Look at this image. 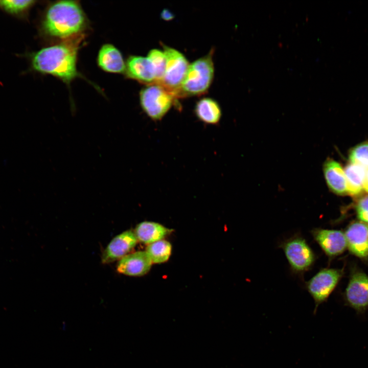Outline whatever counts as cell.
<instances>
[{
    "instance_id": "25",
    "label": "cell",
    "mask_w": 368,
    "mask_h": 368,
    "mask_svg": "<svg viewBox=\"0 0 368 368\" xmlns=\"http://www.w3.org/2000/svg\"><path fill=\"white\" fill-rule=\"evenodd\" d=\"M363 189L365 192H366V193H368V170L366 171Z\"/></svg>"
},
{
    "instance_id": "21",
    "label": "cell",
    "mask_w": 368,
    "mask_h": 368,
    "mask_svg": "<svg viewBox=\"0 0 368 368\" xmlns=\"http://www.w3.org/2000/svg\"><path fill=\"white\" fill-rule=\"evenodd\" d=\"M147 57L154 67L156 83L160 84L163 80L166 66V58L164 52L157 49H152L148 52Z\"/></svg>"
},
{
    "instance_id": "1",
    "label": "cell",
    "mask_w": 368,
    "mask_h": 368,
    "mask_svg": "<svg viewBox=\"0 0 368 368\" xmlns=\"http://www.w3.org/2000/svg\"><path fill=\"white\" fill-rule=\"evenodd\" d=\"M77 55V45L65 42L42 48L32 54L30 60L33 70L69 83L78 75Z\"/></svg>"
},
{
    "instance_id": "11",
    "label": "cell",
    "mask_w": 368,
    "mask_h": 368,
    "mask_svg": "<svg viewBox=\"0 0 368 368\" xmlns=\"http://www.w3.org/2000/svg\"><path fill=\"white\" fill-rule=\"evenodd\" d=\"M347 247L360 258L368 257V225L361 221L350 224L344 233Z\"/></svg>"
},
{
    "instance_id": "19",
    "label": "cell",
    "mask_w": 368,
    "mask_h": 368,
    "mask_svg": "<svg viewBox=\"0 0 368 368\" xmlns=\"http://www.w3.org/2000/svg\"><path fill=\"white\" fill-rule=\"evenodd\" d=\"M172 245L168 241L160 240L148 244L146 251L152 263L167 261L171 254Z\"/></svg>"
},
{
    "instance_id": "15",
    "label": "cell",
    "mask_w": 368,
    "mask_h": 368,
    "mask_svg": "<svg viewBox=\"0 0 368 368\" xmlns=\"http://www.w3.org/2000/svg\"><path fill=\"white\" fill-rule=\"evenodd\" d=\"M98 63L102 70L107 72L121 73L125 71L126 65L121 52L111 44H105L101 47Z\"/></svg>"
},
{
    "instance_id": "6",
    "label": "cell",
    "mask_w": 368,
    "mask_h": 368,
    "mask_svg": "<svg viewBox=\"0 0 368 368\" xmlns=\"http://www.w3.org/2000/svg\"><path fill=\"white\" fill-rule=\"evenodd\" d=\"M342 273V270L339 269L324 268L305 282L306 289L314 301V312L320 304L327 300L339 283Z\"/></svg>"
},
{
    "instance_id": "24",
    "label": "cell",
    "mask_w": 368,
    "mask_h": 368,
    "mask_svg": "<svg viewBox=\"0 0 368 368\" xmlns=\"http://www.w3.org/2000/svg\"><path fill=\"white\" fill-rule=\"evenodd\" d=\"M161 17L164 20H171L174 17V15L168 10L164 9L161 13Z\"/></svg>"
},
{
    "instance_id": "12",
    "label": "cell",
    "mask_w": 368,
    "mask_h": 368,
    "mask_svg": "<svg viewBox=\"0 0 368 368\" xmlns=\"http://www.w3.org/2000/svg\"><path fill=\"white\" fill-rule=\"evenodd\" d=\"M152 264L146 251H138L128 254L120 260L117 270L126 275L142 276L150 270Z\"/></svg>"
},
{
    "instance_id": "5",
    "label": "cell",
    "mask_w": 368,
    "mask_h": 368,
    "mask_svg": "<svg viewBox=\"0 0 368 368\" xmlns=\"http://www.w3.org/2000/svg\"><path fill=\"white\" fill-rule=\"evenodd\" d=\"M175 97L163 85L154 83L147 85L140 93L141 106L152 120H162L171 109Z\"/></svg>"
},
{
    "instance_id": "16",
    "label": "cell",
    "mask_w": 368,
    "mask_h": 368,
    "mask_svg": "<svg viewBox=\"0 0 368 368\" xmlns=\"http://www.w3.org/2000/svg\"><path fill=\"white\" fill-rule=\"evenodd\" d=\"M194 112L200 121L210 125L217 124L222 116L219 104L211 98H203L198 100L195 106Z\"/></svg>"
},
{
    "instance_id": "22",
    "label": "cell",
    "mask_w": 368,
    "mask_h": 368,
    "mask_svg": "<svg viewBox=\"0 0 368 368\" xmlns=\"http://www.w3.org/2000/svg\"><path fill=\"white\" fill-rule=\"evenodd\" d=\"M349 159L350 163L368 170V141L353 147L349 151Z\"/></svg>"
},
{
    "instance_id": "8",
    "label": "cell",
    "mask_w": 368,
    "mask_h": 368,
    "mask_svg": "<svg viewBox=\"0 0 368 368\" xmlns=\"http://www.w3.org/2000/svg\"><path fill=\"white\" fill-rule=\"evenodd\" d=\"M348 304L358 312L368 308V275L359 270L354 271L345 291Z\"/></svg>"
},
{
    "instance_id": "17",
    "label": "cell",
    "mask_w": 368,
    "mask_h": 368,
    "mask_svg": "<svg viewBox=\"0 0 368 368\" xmlns=\"http://www.w3.org/2000/svg\"><path fill=\"white\" fill-rule=\"evenodd\" d=\"M170 230L163 225L152 221H143L135 227L134 234L140 241L151 244L163 240Z\"/></svg>"
},
{
    "instance_id": "13",
    "label": "cell",
    "mask_w": 368,
    "mask_h": 368,
    "mask_svg": "<svg viewBox=\"0 0 368 368\" xmlns=\"http://www.w3.org/2000/svg\"><path fill=\"white\" fill-rule=\"evenodd\" d=\"M128 77L147 85L156 83L154 67L147 57L130 56L125 64Z\"/></svg>"
},
{
    "instance_id": "7",
    "label": "cell",
    "mask_w": 368,
    "mask_h": 368,
    "mask_svg": "<svg viewBox=\"0 0 368 368\" xmlns=\"http://www.w3.org/2000/svg\"><path fill=\"white\" fill-rule=\"evenodd\" d=\"M163 51L166 58L165 74L159 84L175 94L179 88L190 63L184 55L179 51L166 45Z\"/></svg>"
},
{
    "instance_id": "20",
    "label": "cell",
    "mask_w": 368,
    "mask_h": 368,
    "mask_svg": "<svg viewBox=\"0 0 368 368\" xmlns=\"http://www.w3.org/2000/svg\"><path fill=\"white\" fill-rule=\"evenodd\" d=\"M35 1L4 0L0 1V8L4 12L17 17H24L35 4Z\"/></svg>"
},
{
    "instance_id": "10",
    "label": "cell",
    "mask_w": 368,
    "mask_h": 368,
    "mask_svg": "<svg viewBox=\"0 0 368 368\" xmlns=\"http://www.w3.org/2000/svg\"><path fill=\"white\" fill-rule=\"evenodd\" d=\"M137 239L133 232L126 231L114 237L108 244L102 256V263L108 264L121 260L136 245Z\"/></svg>"
},
{
    "instance_id": "14",
    "label": "cell",
    "mask_w": 368,
    "mask_h": 368,
    "mask_svg": "<svg viewBox=\"0 0 368 368\" xmlns=\"http://www.w3.org/2000/svg\"><path fill=\"white\" fill-rule=\"evenodd\" d=\"M323 172L327 186L337 195L348 194L347 183L344 169L332 158H328L323 165Z\"/></svg>"
},
{
    "instance_id": "18",
    "label": "cell",
    "mask_w": 368,
    "mask_h": 368,
    "mask_svg": "<svg viewBox=\"0 0 368 368\" xmlns=\"http://www.w3.org/2000/svg\"><path fill=\"white\" fill-rule=\"evenodd\" d=\"M346 175L348 194L353 196H360L363 189L366 170L363 168L350 163L344 169Z\"/></svg>"
},
{
    "instance_id": "3",
    "label": "cell",
    "mask_w": 368,
    "mask_h": 368,
    "mask_svg": "<svg viewBox=\"0 0 368 368\" xmlns=\"http://www.w3.org/2000/svg\"><path fill=\"white\" fill-rule=\"evenodd\" d=\"M214 49L189 64L175 98L200 96L210 87L214 75Z\"/></svg>"
},
{
    "instance_id": "9",
    "label": "cell",
    "mask_w": 368,
    "mask_h": 368,
    "mask_svg": "<svg viewBox=\"0 0 368 368\" xmlns=\"http://www.w3.org/2000/svg\"><path fill=\"white\" fill-rule=\"evenodd\" d=\"M314 240L330 259L341 254L347 247L344 233L339 230L314 228L311 232Z\"/></svg>"
},
{
    "instance_id": "23",
    "label": "cell",
    "mask_w": 368,
    "mask_h": 368,
    "mask_svg": "<svg viewBox=\"0 0 368 368\" xmlns=\"http://www.w3.org/2000/svg\"><path fill=\"white\" fill-rule=\"evenodd\" d=\"M355 209L357 216L360 221L368 225V194L358 198Z\"/></svg>"
},
{
    "instance_id": "2",
    "label": "cell",
    "mask_w": 368,
    "mask_h": 368,
    "mask_svg": "<svg viewBox=\"0 0 368 368\" xmlns=\"http://www.w3.org/2000/svg\"><path fill=\"white\" fill-rule=\"evenodd\" d=\"M86 25L84 13L77 2L63 1L51 5L41 21L44 34L60 39L77 35Z\"/></svg>"
},
{
    "instance_id": "4",
    "label": "cell",
    "mask_w": 368,
    "mask_h": 368,
    "mask_svg": "<svg viewBox=\"0 0 368 368\" xmlns=\"http://www.w3.org/2000/svg\"><path fill=\"white\" fill-rule=\"evenodd\" d=\"M286 257L291 272L302 277L313 267L317 256L306 239L296 233L279 244Z\"/></svg>"
}]
</instances>
